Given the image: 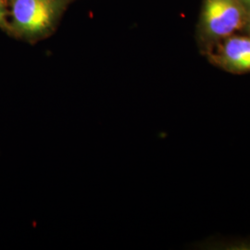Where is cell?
I'll return each instance as SVG.
<instances>
[{
  "instance_id": "obj_5",
  "label": "cell",
  "mask_w": 250,
  "mask_h": 250,
  "mask_svg": "<svg viewBox=\"0 0 250 250\" xmlns=\"http://www.w3.org/2000/svg\"><path fill=\"white\" fill-rule=\"evenodd\" d=\"M4 16H5V13H4V9H3V3H2V0H0V23L1 24L5 23Z\"/></svg>"
},
{
  "instance_id": "obj_3",
  "label": "cell",
  "mask_w": 250,
  "mask_h": 250,
  "mask_svg": "<svg viewBox=\"0 0 250 250\" xmlns=\"http://www.w3.org/2000/svg\"><path fill=\"white\" fill-rule=\"evenodd\" d=\"M56 0H13L15 25L22 33L35 36L45 32L53 22Z\"/></svg>"
},
{
  "instance_id": "obj_2",
  "label": "cell",
  "mask_w": 250,
  "mask_h": 250,
  "mask_svg": "<svg viewBox=\"0 0 250 250\" xmlns=\"http://www.w3.org/2000/svg\"><path fill=\"white\" fill-rule=\"evenodd\" d=\"M208 61L216 67L233 74L250 72V36L235 34L204 51Z\"/></svg>"
},
{
  "instance_id": "obj_4",
  "label": "cell",
  "mask_w": 250,
  "mask_h": 250,
  "mask_svg": "<svg viewBox=\"0 0 250 250\" xmlns=\"http://www.w3.org/2000/svg\"><path fill=\"white\" fill-rule=\"evenodd\" d=\"M244 33L248 34L250 36V9H248V15H247V21H246V25L244 28Z\"/></svg>"
},
{
  "instance_id": "obj_6",
  "label": "cell",
  "mask_w": 250,
  "mask_h": 250,
  "mask_svg": "<svg viewBox=\"0 0 250 250\" xmlns=\"http://www.w3.org/2000/svg\"><path fill=\"white\" fill-rule=\"evenodd\" d=\"M242 4L248 9H250V0H240Z\"/></svg>"
},
{
  "instance_id": "obj_1",
  "label": "cell",
  "mask_w": 250,
  "mask_h": 250,
  "mask_svg": "<svg viewBox=\"0 0 250 250\" xmlns=\"http://www.w3.org/2000/svg\"><path fill=\"white\" fill-rule=\"evenodd\" d=\"M248 9L240 0H204L198 26L203 51L228 36L244 32Z\"/></svg>"
}]
</instances>
